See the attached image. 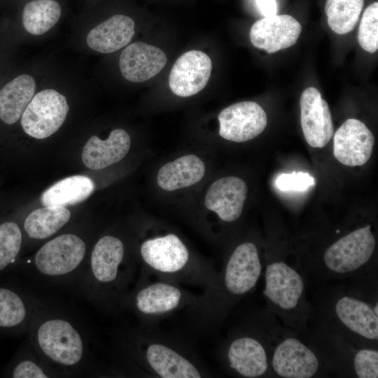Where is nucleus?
<instances>
[{"mask_svg":"<svg viewBox=\"0 0 378 378\" xmlns=\"http://www.w3.org/2000/svg\"><path fill=\"white\" fill-rule=\"evenodd\" d=\"M27 337L62 377L88 374L90 370L86 337L76 321L62 312L43 307L34 317Z\"/></svg>","mask_w":378,"mask_h":378,"instance_id":"obj_1","label":"nucleus"},{"mask_svg":"<svg viewBox=\"0 0 378 378\" xmlns=\"http://www.w3.org/2000/svg\"><path fill=\"white\" fill-rule=\"evenodd\" d=\"M122 241L111 234L100 237L88 254L76 288L87 300L104 306L118 299L130 276Z\"/></svg>","mask_w":378,"mask_h":378,"instance_id":"obj_2","label":"nucleus"},{"mask_svg":"<svg viewBox=\"0 0 378 378\" xmlns=\"http://www.w3.org/2000/svg\"><path fill=\"white\" fill-rule=\"evenodd\" d=\"M88 256L82 237L64 233L43 244L19 269L40 283L76 288Z\"/></svg>","mask_w":378,"mask_h":378,"instance_id":"obj_3","label":"nucleus"},{"mask_svg":"<svg viewBox=\"0 0 378 378\" xmlns=\"http://www.w3.org/2000/svg\"><path fill=\"white\" fill-rule=\"evenodd\" d=\"M69 111L64 94L54 88H45L35 93L20 118V124L29 136L46 139L60 128Z\"/></svg>","mask_w":378,"mask_h":378,"instance_id":"obj_4","label":"nucleus"},{"mask_svg":"<svg viewBox=\"0 0 378 378\" xmlns=\"http://www.w3.org/2000/svg\"><path fill=\"white\" fill-rule=\"evenodd\" d=\"M376 246L370 225L356 229L332 244L323 260L334 275L350 274L361 268L372 257Z\"/></svg>","mask_w":378,"mask_h":378,"instance_id":"obj_5","label":"nucleus"},{"mask_svg":"<svg viewBox=\"0 0 378 378\" xmlns=\"http://www.w3.org/2000/svg\"><path fill=\"white\" fill-rule=\"evenodd\" d=\"M46 305L29 290L15 285L0 284V332H28L34 317Z\"/></svg>","mask_w":378,"mask_h":378,"instance_id":"obj_6","label":"nucleus"},{"mask_svg":"<svg viewBox=\"0 0 378 378\" xmlns=\"http://www.w3.org/2000/svg\"><path fill=\"white\" fill-rule=\"evenodd\" d=\"M219 134L224 139L245 142L260 134L267 124L264 109L251 101L233 104L218 115Z\"/></svg>","mask_w":378,"mask_h":378,"instance_id":"obj_7","label":"nucleus"},{"mask_svg":"<svg viewBox=\"0 0 378 378\" xmlns=\"http://www.w3.org/2000/svg\"><path fill=\"white\" fill-rule=\"evenodd\" d=\"M263 293L281 312H293L300 305L304 295L301 275L283 261L268 264L265 273Z\"/></svg>","mask_w":378,"mask_h":378,"instance_id":"obj_8","label":"nucleus"},{"mask_svg":"<svg viewBox=\"0 0 378 378\" xmlns=\"http://www.w3.org/2000/svg\"><path fill=\"white\" fill-rule=\"evenodd\" d=\"M300 122L307 144L313 148H323L334 132L331 113L326 101L314 88H306L300 101Z\"/></svg>","mask_w":378,"mask_h":378,"instance_id":"obj_9","label":"nucleus"},{"mask_svg":"<svg viewBox=\"0 0 378 378\" xmlns=\"http://www.w3.org/2000/svg\"><path fill=\"white\" fill-rule=\"evenodd\" d=\"M374 136L360 120H346L336 131L333 154L342 164L349 167L365 164L372 153Z\"/></svg>","mask_w":378,"mask_h":378,"instance_id":"obj_10","label":"nucleus"},{"mask_svg":"<svg viewBox=\"0 0 378 378\" xmlns=\"http://www.w3.org/2000/svg\"><path fill=\"white\" fill-rule=\"evenodd\" d=\"M212 70L210 57L200 50H190L175 62L169 77L172 91L187 97L200 92L207 84Z\"/></svg>","mask_w":378,"mask_h":378,"instance_id":"obj_11","label":"nucleus"},{"mask_svg":"<svg viewBox=\"0 0 378 378\" xmlns=\"http://www.w3.org/2000/svg\"><path fill=\"white\" fill-rule=\"evenodd\" d=\"M271 365L274 373L284 378H309L319 368L314 352L299 340L286 337L274 350Z\"/></svg>","mask_w":378,"mask_h":378,"instance_id":"obj_12","label":"nucleus"},{"mask_svg":"<svg viewBox=\"0 0 378 378\" xmlns=\"http://www.w3.org/2000/svg\"><path fill=\"white\" fill-rule=\"evenodd\" d=\"M262 272V264L255 245L245 242L231 254L225 270L224 284L233 295H242L256 285Z\"/></svg>","mask_w":378,"mask_h":378,"instance_id":"obj_13","label":"nucleus"},{"mask_svg":"<svg viewBox=\"0 0 378 378\" xmlns=\"http://www.w3.org/2000/svg\"><path fill=\"white\" fill-rule=\"evenodd\" d=\"M301 31L295 18L276 14L256 21L251 27L250 39L255 48L273 53L295 44Z\"/></svg>","mask_w":378,"mask_h":378,"instance_id":"obj_14","label":"nucleus"},{"mask_svg":"<svg viewBox=\"0 0 378 378\" xmlns=\"http://www.w3.org/2000/svg\"><path fill=\"white\" fill-rule=\"evenodd\" d=\"M167 58L159 48L144 42L128 44L119 58L122 76L132 83L146 81L159 74L167 64Z\"/></svg>","mask_w":378,"mask_h":378,"instance_id":"obj_15","label":"nucleus"},{"mask_svg":"<svg viewBox=\"0 0 378 378\" xmlns=\"http://www.w3.org/2000/svg\"><path fill=\"white\" fill-rule=\"evenodd\" d=\"M144 262L162 273H176L183 270L189 260V252L174 234L144 241L140 247Z\"/></svg>","mask_w":378,"mask_h":378,"instance_id":"obj_16","label":"nucleus"},{"mask_svg":"<svg viewBox=\"0 0 378 378\" xmlns=\"http://www.w3.org/2000/svg\"><path fill=\"white\" fill-rule=\"evenodd\" d=\"M248 188L241 178L225 176L209 186L204 199L206 207L225 222H233L241 216Z\"/></svg>","mask_w":378,"mask_h":378,"instance_id":"obj_17","label":"nucleus"},{"mask_svg":"<svg viewBox=\"0 0 378 378\" xmlns=\"http://www.w3.org/2000/svg\"><path fill=\"white\" fill-rule=\"evenodd\" d=\"M134 27L132 18L114 15L90 29L85 36V43L94 52L112 53L129 44L134 35Z\"/></svg>","mask_w":378,"mask_h":378,"instance_id":"obj_18","label":"nucleus"},{"mask_svg":"<svg viewBox=\"0 0 378 378\" xmlns=\"http://www.w3.org/2000/svg\"><path fill=\"white\" fill-rule=\"evenodd\" d=\"M131 138L122 129L112 130L106 140L92 136L82 151V160L85 167L99 170L123 159L129 152Z\"/></svg>","mask_w":378,"mask_h":378,"instance_id":"obj_19","label":"nucleus"},{"mask_svg":"<svg viewBox=\"0 0 378 378\" xmlns=\"http://www.w3.org/2000/svg\"><path fill=\"white\" fill-rule=\"evenodd\" d=\"M334 312L339 321L351 332L368 340L377 341L378 314L370 304L344 295L335 302Z\"/></svg>","mask_w":378,"mask_h":378,"instance_id":"obj_20","label":"nucleus"},{"mask_svg":"<svg viewBox=\"0 0 378 378\" xmlns=\"http://www.w3.org/2000/svg\"><path fill=\"white\" fill-rule=\"evenodd\" d=\"M230 368L248 378L262 376L268 370L269 360L262 344L252 337H241L233 340L227 350Z\"/></svg>","mask_w":378,"mask_h":378,"instance_id":"obj_21","label":"nucleus"},{"mask_svg":"<svg viewBox=\"0 0 378 378\" xmlns=\"http://www.w3.org/2000/svg\"><path fill=\"white\" fill-rule=\"evenodd\" d=\"M37 80L31 74H18L0 89V120L7 125L18 122L36 92Z\"/></svg>","mask_w":378,"mask_h":378,"instance_id":"obj_22","label":"nucleus"},{"mask_svg":"<svg viewBox=\"0 0 378 378\" xmlns=\"http://www.w3.org/2000/svg\"><path fill=\"white\" fill-rule=\"evenodd\" d=\"M205 170L204 163L197 155H183L160 167L157 183L167 191L185 188L201 181Z\"/></svg>","mask_w":378,"mask_h":378,"instance_id":"obj_23","label":"nucleus"},{"mask_svg":"<svg viewBox=\"0 0 378 378\" xmlns=\"http://www.w3.org/2000/svg\"><path fill=\"white\" fill-rule=\"evenodd\" d=\"M145 357L151 369L160 377H201L198 369L190 361L164 344H150L146 349Z\"/></svg>","mask_w":378,"mask_h":378,"instance_id":"obj_24","label":"nucleus"},{"mask_svg":"<svg viewBox=\"0 0 378 378\" xmlns=\"http://www.w3.org/2000/svg\"><path fill=\"white\" fill-rule=\"evenodd\" d=\"M181 298V291L177 287L167 283L157 282L136 291L132 298V303L139 313L155 315L176 309Z\"/></svg>","mask_w":378,"mask_h":378,"instance_id":"obj_25","label":"nucleus"},{"mask_svg":"<svg viewBox=\"0 0 378 378\" xmlns=\"http://www.w3.org/2000/svg\"><path fill=\"white\" fill-rule=\"evenodd\" d=\"M93 181L85 176L75 175L64 178L45 190L41 203L45 206H66L86 200L94 191Z\"/></svg>","mask_w":378,"mask_h":378,"instance_id":"obj_26","label":"nucleus"},{"mask_svg":"<svg viewBox=\"0 0 378 378\" xmlns=\"http://www.w3.org/2000/svg\"><path fill=\"white\" fill-rule=\"evenodd\" d=\"M70 211L64 206H45L31 211L24 219V230L29 239H48L70 220Z\"/></svg>","mask_w":378,"mask_h":378,"instance_id":"obj_27","label":"nucleus"},{"mask_svg":"<svg viewBox=\"0 0 378 378\" xmlns=\"http://www.w3.org/2000/svg\"><path fill=\"white\" fill-rule=\"evenodd\" d=\"M4 376L13 378L62 377L38 354L28 337L8 363Z\"/></svg>","mask_w":378,"mask_h":378,"instance_id":"obj_28","label":"nucleus"},{"mask_svg":"<svg viewBox=\"0 0 378 378\" xmlns=\"http://www.w3.org/2000/svg\"><path fill=\"white\" fill-rule=\"evenodd\" d=\"M62 11L61 5L56 0H31L22 10V27L30 36H43L57 24Z\"/></svg>","mask_w":378,"mask_h":378,"instance_id":"obj_29","label":"nucleus"},{"mask_svg":"<svg viewBox=\"0 0 378 378\" xmlns=\"http://www.w3.org/2000/svg\"><path fill=\"white\" fill-rule=\"evenodd\" d=\"M364 0H327L325 10L330 29L338 34L351 31L362 11Z\"/></svg>","mask_w":378,"mask_h":378,"instance_id":"obj_30","label":"nucleus"},{"mask_svg":"<svg viewBox=\"0 0 378 378\" xmlns=\"http://www.w3.org/2000/svg\"><path fill=\"white\" fill-rule=\"evenodd\" d=\"M23 242L19 225L13 221L0 224V275L16 269Z\"/></svg>","mask_w":378,"mask_h":378,"instance_id":"obj_31","label":"nucleus"},{"mask_svg":"<svg viewBox=\"0 0 378 378\" xmlns=\"http://www.w3.org/2000/svg\"><path fill=\"white\" fill-rule=\"evenodd\" d=\"M358 40L365 51L374 53L378 49V3L374 2L364 11L360 23Z\"/></svg>","mask_w":378,"mask_h":378,"instance_id":"obj_32","label":"nucleus"},{"mask_svg":"<svg viewBox=\"0 0 378 378\" xmlns=\"http://www.w3.org/2000/svg\"><path fill=\"white\" fill-rule=\"evenodd\" d=\"M353 365L359 378L378 377V352L377 349H361L355 354Z\"/></svg>","mask_w":378,"mask_h":378,"instance_id":"obj_33","label":"nucleus"},{"mask_svg":"<svg viewBox=\"0 0 378 378\" xmlns=\"http://www.w3.org/2000/svg\"><path fill=\"white\" fill-rule=\"evenodd\" d=\"M315 185V179L309 173L293 172L281 174L275 180V186L282 191H306Z\"/></svg>","mask_w":378,"mask_h":378,"instance_id":"obj_34","label":"nucleus"},{"mask_svg":"<svg viewBox=\"0 0 378 378\" xmlns=\"http://www.w3.org/2000/svg\"><path fill=\"white\" fill-rule=\"evenodd\" d=\"M256 4L264 17L276 14V0H255Z\"/></svg>","mask_w":378,"mask_h":378,"instance_id":"obj_35","label":"nucleus"}]
</instances>
